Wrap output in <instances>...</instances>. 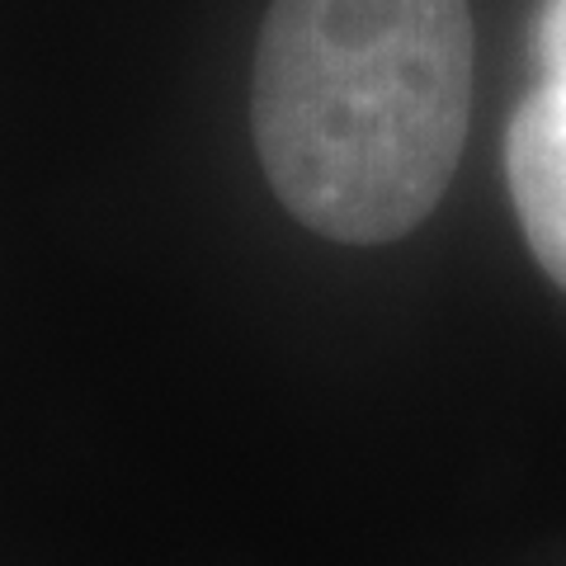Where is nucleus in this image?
<instances>
[{
  "instance_id": "obj_1",
  "label": "nucleus",
  "mask_w": 566,
  "mask_h": 566,
  "mask_svg": "<svg viewBox=\"0 0 566 566\" xmlns=\"http://www.w3.org/2000/svg\"><path fill=\"white\" fill-rule=\"evenodd\" d=\"M472 109L468 0H274L251 123L283 208L378 245L430 218Z\"/></svg>"
},
{
  "instance_id": "obj_2",
  "label": "nucleus",
  "mask_w": 566,
  "mask_h": 566,
  "mask_svg": "<svg viewBox=\"0 0 566 566\" xmlns=\"http://www.w3.org/2000/svg\"><path fill=\"white\" fill-rule=\"evenodd\" d=\"M505 156L528 251L566 289V91L543 81L520 104Z\"/></svg>"
},
{
  "instance_id": "obj_3",
  "label": "nucleus",
  "mask_w": 566,
  "mask_h": 566,
  "mask_svg": "<svg viewBox=\"0 0 566 566\" xmlns=\"http://www.w3.org/2000/svg\"><path fill=\"white\" fill-rule=\"evenodd\" d=\"M538 57L547 71V85L566 91V0H547L538 20Z\"/></svg>"
}]
</instances>
